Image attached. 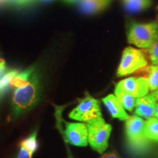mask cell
<instances>
[{
    "label": "cell",
    "mask_w": 158,
    "mask_h": 158,
    "mask_svg": "<svg viewBox=\"0 0 158 158\" xmlns=\"http://www.w3.org/2000/svg\"><path fill=\"white\" fill-rule=\"evenodd\" d=\"M40 90L39 75L35 70L28 81L15 88L12 98L13 118H18L36 106L40 98Z\"/></svg>",
    "instance_id": "1"
},
{
    "label": "cell",
    "mask_w": 158,
    "mask_h": 158,
    "mask_svg": "<svg viewBox=\"0 0 158 158\" xmlns=\"http://www.w3.org/2000/svg\"><path fill=\"white\" fill-rule=\"evenodd\" d=\"M158 39V23H133L128 32L127 40L140 48H149Z\"/></svg>",
    "instance_id": "2"
},
{
    "label": "cell",
    "mask_w": 158,
    "mask_h": 158,
    "mask_svg": "<svg viewBox=\"0 0 158 158\" xmlns=\"http://www.w3.org/2000/svg\"><path fill=\"white\" fill-rule=\"evenodd\" d=\"M88 127V142L91 147L100 154L108 147L112 127L107 124L102 116L86 123Z\"/></svg>",
    "instance_id": "3"
},
{
    "label": "cell",
    "mask_w": 158,
    "mask_h": 158,
    "mask_svg": "<svg viewBox=\"0 0 158 158\" xmlns=\"http://www.w3.org/2000/svg\"><path fill=\"white\" fill-rule=\"evenodd\" d=\"M145 122L139 116H130L126 120L125 132L129 146L133 151H142L147 147L148 140L144 133Z\"/></svg>",
    "instance_id": "4"
},
{
    "label": "cell",
    "mask_w": 158,
    "mask_h": 158,
    "mask_svg": "<svg viewBox=\"0 0 158 158\" xmlns=\"http://www.w3.org/2000/svg\"><path fill=\"white\" fill-rule=\"evenodd\" d=\"M147 64L143 51L133 47H127L122 53L116 74L118 77L127 76L146 68Z\"/></svg>",
    "instance_id": "5"
},
{
    "label": "cell",
    "mask_w": 158,
    "mask_h": 158,
    "mask_svg": "<svg viewBox=\"0 0 158 158\" xmlns=\"http://www.w3.org/2000/svg\"><path fill=\"white\" fill-rule=\"evenodd\" d=\"M102 116L100 102L88 93L81 99L78 106L69 114L71 119L87 122Z\"/></svg>",
    "instance_id": "6"
},
{
    "label": "cell",
    "mask_w": 158,
    "mask_h": 158,
    "mask_svg": "<svg viewBox=\"0 0 158 158\" xmlns=\"http://www.w3.org/2000/svg\"><path fill=\"white\" fill-rule=\"evenodd\" d=\"M64 122V130L62 131L64 141L76 147L88 145V127L84 123Z\"/></svg>",
    "instance_id": "7"
},
{
    "label": "cell",
    "mask_w": 158,
    "mask_h": 158,
    "mask_svg": "<svg viewBox=\"0 0 158 158\" xmlns=\"http://www.w3.org/2000/svg\"><path fill=\"white\" fill-rule=\"evenodd\" d=\"M116 86L136 98L147 95L149 91L147 79L143 76L125 78L120 81L116 84Z\"/></svg>",
    "instance_id": "8"
},
{
    "label": "cell",
    "mask_w": 158,
    "mask_h": 158,
    "mask_svg": "<svg viewBox=\"0 0 158 158\" xmlns=\"http://www.w3.org/2000/svg\"><path fill=\"white\" fill-rule=\"evenodd\" d=\"M157 98L155 94H147V95L139 98L136 100L135 114L147 119L152 118L155 115Z\"/></svg>",
    "instance_id": "9"
},
{
    "label": "cell",
    "mask_w": 158,
    "mask_h": 158,
    "mask_svg": "<svg viewBox=\"0 0 158 158\" xmlns=\"http://www.w3.org/2000/svg\"><path fill=\"white\" fill-rule=\"evenodd\" d=\"M102 102L113 118H118L122 121H124L129 118V115L125 111L124 108L122 106V103L116 95L109 94L102 99Z\"/></svg>",
    "instance_id": "10"
},
{
    "label": "cell",
    "mask_w": 158,
    "mask_h": 158,
    "mask_svg": "<svg viewBox=\"0 0 158 158\" xmlns=\"http://www.w3.org/2000/svg\"><path fill=\"white\" fill-rule=\"evenodd\" d=\"M111 1L112 0H82L80 2V8L85 14L94 15L106 9Z\"/></svg>",
    "instance_id": "11"
},
{
    "label": "cell",
    "mask_w": 158,
    "mask_h": 158,
    "mask_svg": "<svg viewBox=\"0 0 158 158\" xmlns=\"http://www.w3.org/2000/svg\"><path fill=\"white\" fill-rule=\"evenodd\" d=\"M144 78L147 79L149 90L152 92L158 89V65H150L141 70Z\"/></svg>",
    "instance_id": "12"
},
{
    "label": "cell",
    "mask_w": 158,
    "mask_h": 158,
    "mask_svg": "<svg viewBox=\"0 0 158 158\" xmlns=\"http://www.w3.org/2000/svg\"><path fill=\"white\" fill-rule=\"evenodd\" d=\"M114 93H115L116 98L118 99V100L122 103V106L124 108V109L129 110V111H133L134 108L135 107V98H134L131 94H128L125 91L122 90V89L118 88L116 86Z\"/></svg>",
    "instance_id": "13"
},
{
    "label": "cell",
    "mask_w": 158,
    "mask_h": 158,
    "mask_svg": "<svg viewBox=\"0 0 158 158\" xmlns=\"http://www.w3.org/2000/svg\"><path fill=\"white\" fill-rule=\"evenodd\" d=\"M125 8L132 13L141 11L151 5V0H122Z\"/></svg>",
    "instance_id": "14"
},
{
    "label": "cell",
    "mask_w": 158,
    "mask_h": 158,
    "mask_svg": "<svg viewBox=\"0 0 158 158\" xmlns=\"http://www.w3.org/2000/svg\"><path fill=\"white\" fill-rule=\"evenodd\" d=\"M146 138L148 140L158 141V119L156 118H151L145 122L144 130Z\"/></svg>",
    "instance_id": "15"
},
{
    "label": "cell",
    "mask_w": 158,
    "mask_h": 158,
    "mask_svg": "<svg viewBox=\"0 0 158 158\" xmlns=\"http://www.w3.org/2000/svg\"><path fill=\"white\" fill-rule=\"evenodd\" d=\"M19 71L17 70H10L0 79V94L3 96V94L11 87V81L19 73Z\"/></svg>",
    "instance_id": "16"
},
{
    "label": "cell",
    "mask_w": 158,
    "mask_h": 158,
    "mask_svg": "<svg viewBox=\"0 0 158 158\" xmlns=\"http://www.w3.org/2000/svg\"><path fill=\"white\" fill-rule=\"evenodd\" d=\"M37 132L35 131L30 135L28 136L27 138L23 139L20 143V147L25 148L26 149L28 150L31 153L34 154L37 151L38 148V142L37 139Z\"/></svg>",
    "instance_id": "17"
},
{
    "label": "cell",
    "mask_w": 158,
    "mask_h": 158,
    "mask_svg": "<svg viewBox=\"0 0 158 158\" xmlns=\"http://www.w3.org/2000/svg\"><path fill=\"white\" fill-rule=\"evenodd\" d=\"M148 54L150 61L153 64L158 65V39L155 43L148 49Z\"/></svg>",
    "instance_id": "18"
},
{
    "label": "cell",
    "mask_w": 158,
    "mask_h": 158,
    "mask_svg": "<svg viewBox=\"0 0 158 158\" xmlns=\"http://www.w3.org/2000/svg\"><path fill=\"white\" fill-rule=\"evenodd\" d=\"M32 155V153H31L28 150L26 149L25 148L20 147V149L19 154H18L17 158H31Z\"/></svg>",
    "instance_id": "19"
},
{
    "label": "cell",
    "mask_w": 158,
    "mask_h": 158,
    "mask_svg": "<svg viewBox=\"0 0 158 158\" xmlns=\"http://www.w3.org/2000/svg\"><path fill=\"white\" fill-rule=\"evenodd\" d=\"M8 71L9 70L7 68V64H6L5 60L0 57V79L2 78Z\"/></svg>",
    "instance_id": "20"
},
{
    "label": "cell",
    "mask_w": 158,
    "mask_h": 158,
    "mask_svg": "<svg viewBox=\"0 0 158 158\" xmlns=\"http://www.w3.org/2000/svg\"><path fill=\"white\" fill-rule=\"evenodd\" d=\"M33 0H6V2L14 5H25L30 3Z\"/></svg>",
    "instance_id": "21"
},
{
    "label": "cell",
    "mask_w": 158,
    "mask_h": 158,
    "mask_svg": "<svg viewBox=\"0 0 158 158\" xmlns=\"http://www.w3.org/2000/svg\"><path fill=\"white\" fill-rule=\"evenodd\" d=\"M100 158H120L116 153H108L105 154Z\"/></svg>",
    "instance_id": "22"
},
{
    "label": "cell",
    "mask_w": 158,
    "mask_h": 158,
    "mask_svg": "<svg viewBox=\"0 0 158 158\" xmlns=\"http://www.w3.org/2000/svg\"><path fill=\"white\" fill-rule=\"evenodd\" d=\"M67 152H68V158H74L73 156L72 153H71L70 148H69L68 146H67Z\"/></svg>",
    "instance_id": "23"
},
{
    "label": "cell",
    "mask_w": 158,
    "mask_h": 158,
    "mask_svg": "<svg viewBox=\"0 0 158 158\" xmlns=\"http://www.w3.org/2000/svg\"><path fill=\"white\" fill-rule=\"evenodd\" d=\"M154 116H155L156 118H157V119H158V104L156 105L155 112V115H154Z\"/></svg>",
    "instance_id": "24"
},
{
    "label": "cell",
    "mask_w": 158,
    "mask_h": 158,
    "mask_svg": "<svg viewBox=\"0 0 158 158\" xmlns=\"http://www.w3.org/2000/svg\"><path fill=\"white\" fill-rule=\"evenodd\" d=\"M66 1L70 3H75V2H81L82 0H66Z\"/></svg>",
    "instance_id": "25"
},
{
    "label": "cell",
    "mask_w": 158,
    "mask_h": 158,
    "mask_svg": "<svg viewBox=\"0 0 158 158\" xmlns=\"http://www.w3.org/2000/svg\"><path fill=\"white\" fill-rule=\"evenodd\" d=\"M155 96H156V98H157V100L158 101V89H157V91L156 92H155Z\"/></svg>",
    "instance_id": "26"
},
{
    "label": "cell",
    "mask_w": 158,
    "mask_h": 158,
    "mask_svg": "<svg viewBox=\"0 0 158 158\" xmlns=\"http://www.w3.org/2000/svg\"><path fill=\"white\" fill-rule=\"evenodd\" d=\"M4 2H6V0H0V5H2Z\"/></svg>",
    "instance_id": "27"
},
{
    "label": "cell",
    "mask_w": 158,
    "mask_h": 158,
    "mask_svg": "<svg viewBox=\"0 0 158 158\" xmlns=\"http://www.w3.org/2000/svg\"><path fill=\"white\" fill-rule=\"evenodd\" d=\"M42 1H45V2H49V1H51V0H42Z\"/></svg>",
    "instance_id": "28"
},
{
    "label": "cell",
    "mask_w": 158,
    "mask_h": 158,
    "mask_svg": "<svg viewBox=\"0 0 158 158\" xmlns=\"http://www.w3.org/2000/svg\"><path fill=\"white\" fill-rule=\"evenodd\" d=\"M2 95L1 94H0V100H1V99H2Z\"/></svg>",
    "instance_id": "29"
},
{
    "label": "cell",
    "mask_w": 158,
    "mask_h": 158,
    "mask_svg": "<svg viewBox=\"0 0 158 158\" xmlns=\"http://www.w3.org/2000/svg\"><path fill=\"white\" fill-rule=\"evenodd\" d=\"M157 10H158V7H157ZM157 19H158V17H157Z\"/></svg>",
    "instance_id": "30"
}]
</instances>
